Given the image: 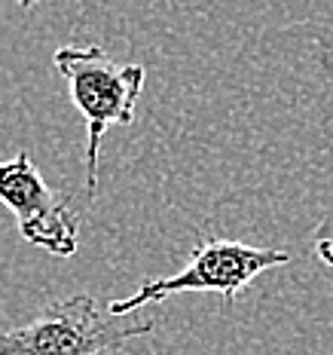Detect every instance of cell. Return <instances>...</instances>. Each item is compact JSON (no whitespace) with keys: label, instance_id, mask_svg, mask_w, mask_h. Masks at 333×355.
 Wrapping results in <instances>:
<instances>
[{"label":"cell","instance_id":"cell-1","mask_svg":"<svg viewBox=\"0 0 333 355\" xmlns=\"http://www.w3.org/2000/svg\"><path fill=\"white\" fill-rule=\"evenodd\" d=\"M53 62L68 80L73 107L86 120V193L95 199L101 138L110 125H129L135 120L138 95L144 89V68L114 62L101 46H62L55 49Z\"/></svg>","mask_w":333,"mask_h":355},{"label":"cell","instance_id":"cell-2","mask_svg":"<svg viewBox=\"0 0 333 355\" xmlns=\"http://www.w3.org/2000/svg\"><path fill=\"white\" fill-rule=\"evenodd\" d=\"M150 315L101 313L95 297L53 300L37 319L0 334V355H101L120 352L129 340L153 334Z\"/></svg>","mask_w":333,"mask_h":355},{"label":"cell","instance_id":"cell-3","mask_svg":"<svg viewBox=\"0 0 333 355\" xmlns=\"http://www.w3.org/2000/svg\"><path fill=\"white\" fill-rule=\"evenodd\" d=\"M291 263V254L281 248H257L233 239H202L193 251V261L181 272L162 279H150L135 294L110 303L114 315H132L147 303H162L174 294L187 291H214L224 297V306L233 309L235 297L254 282L260 272H269L276 266Z\"/></svg>","mask_w":333,"mask_h":355},{"label":"cell","instance_id":"cell-4","mask_svg":"<svg viewBox=\"0 0 333 355\" xmlns=\"http://www.w3.org/2000/svg\"><path fill=\"white\" fill-rule=\"evenodd\" d=\"M0 202L16 214L19 233L31 245L55 257H71L80 248V218L58 196L28 157L19 150L12 159L0 162Z\"/></svg>","mask_w":333,"mask_h":355},{"label":"cell","instance_id":"cell-5","mask_svg":"<svg viewBox=\"0 0 333 355\" xmlns=\"http://www.w3.org/2000/svg\"><path fill=\"white\" fill-rule=\"evenodd\" d=\"M312 245H315L318 261H321L324 266H333V214H327V218L315 227Z\"/></svg>","mask_w":333,"mask_h":355},{"label":"cell","instance_id":"cell-6","mask_svg":"<svg viewBox=\"0 0 333 355\" xmlns=\"http://www.w3.org/2000/svg\"><path fill=\"white\" fill-rule=\"evenodd\" d=\"M19 3L25 6V10H34V6H37V0H19Z\"/></svg>","mask_w":333,"mask_h":355}]
</instances>
